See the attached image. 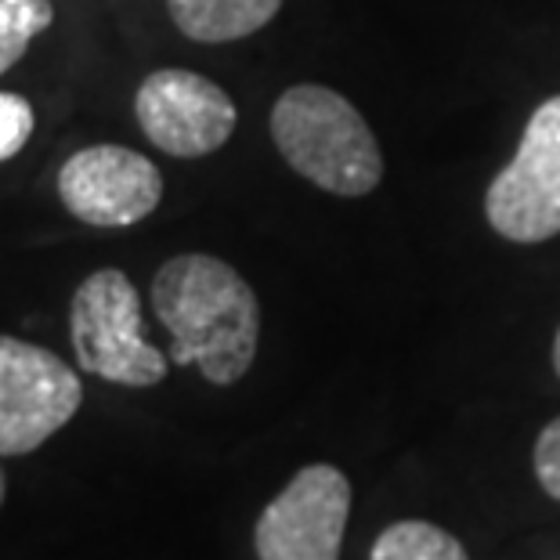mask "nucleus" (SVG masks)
<instances>
[{
	"mask_svg": "<svg viewBox=\"0 0 560 560\" xmlns=\"http://www.w3.org/2000/svg\"><path fill=\"white\" fill-rule=\"evenodd\" d=\"M535 478H539L542 492L560 503V416L546 423L535 441Z\"/></svg>",
	"mask_w": 560,
	"mask_h": 560,
	"instance_id": "nucleus-13",
	"label": "nucleus"
},
{
	"mask_svg": "<svg viewBox=\"0 0 560 560\" xmlns=\"http://www.w3.org/2000/svg\"><path fill=\"white\" fill-rule=\"evenodd\" d=\"M80 401V376L55 351L0 337V456L37 452L73 420Z\"/></svg>",
	"mask_w": 560,
	"mask_h": 560,
	"instance_id": "nucleus-5",
	"label": "nucleus"
},
{
	"mask_svg": "<svg viewBox=\"0 0 560 560\" xmlns=\"http://www.w3.org/2000/svg\"><path fill=\"white\" fill-rule=\"evenodd\" d=\"M4 492H8V481H4V467H0V503H4Z\"/></svg>",
	"mask_w": 560,
	"mask_h": 560,
	"instance_id": "nucleus-15",
	"label": "nucleus"
},
{
	"mask_svg": "<svg viewBox=\"0 0 560 560\" xmlns=\"http://www.w3.org/2000/svg\"><path fill=\"white\" fill-rule=\"evenodd\" d=\"M351 517L348 474L312 463L257 517L254 546L260 560H340Z\"/></svg>",
	"mask_w": 560,
	"mask_h": 560,
	"instance_id": "nucleus-6",
	"label": "nucleus"
},
{
	"mask_svg": "<svg viewBox=\"0 0 560 560\" xmlns=\"http://www.w3.org/2000/svg\"><path fill=\"white\" fill-rule=\"evenodd\" d=\"M282 0H166L174 26L188 40L232 44L254 37L279 15Z\"/></svg>",
	"mask_w": 560,
	"mask_h": 560,
	"instance_id": "nucleus-9",
	"label": "nucleus"
},
{
	"mask_svg": "<svg viewBox=\"0 0 560 560\" xmlns=\"http://www.w3.org/2000/svg\"><path fill=\"white\" fill-rule=\"evenodd\" d=\"M369 560H470L456 535L431 521H398L376 535Z\"/></svg>",
	"mask_w": 560,
	"mask_h": 560,
	"instance_id": "nucleus-10",
	"label": "nucleus"
},
{
	"mask_svg": "<svg viewBox=\"0 0 560 560\" xmlns=\"http://www.w3.org/2000/svg\"><path fill=\"white\" fill-rule=\"evenodd\" d=\"M485 218L521 246L560 235V94L528 116L514 160L488 185Z\"/></svg>",
	"mask_w": 560,
	"mask_h": 560,
	"instance_id": "nucleus-4",
	"label": "nucleus"
},
{
	"mask_svg": "<svg viewBox=\"0 0 560 560\" xmlns=\"http://www.w3.org/2000/svg\"><path fill=\"white\" fill-rule=\"evenodd\" d=\"M58 196L77 221L94 229H127L145 221L163 199L156 163L124 145H91L58 171Z\"/></svg>",
	"mask_w": 560,
	"mask_h": 560,
	"instance_id": "nucleus-8",
	"label": "nucleus"
},
{
	"mask_svg": "<svg viewBox=\"0 0 560 560\" xmlns=\"http://www.w3.org/2000/svg\"><path fill=\"white\" fill-rule=\"evenodd\" d=\"M55 22L51 0H0V73L19 66L33 37Z\"/></svg>",
	"mask_w": 560,
	"mask_h": 560,
	"instance_id": "nucleus-11",
	"label": "nucleus"
},
{
	"mask_svg": "<svg viewBox=\"0 0 560 560\" xmlns=\"http://www.w3.org/2000/svg\"><path fill=\"white\" fill-rule=\"evenodd\" d=\"M135 116L152 145L177 160L218 152L240 120L229 91L192 69L149 73L135 94Z\"/></svg>",
	"mask_w": 560,
	"mask_h": 560,
	"instance_id": "nucleus-7",
	"label": "nucleus"
},
{
	"mask_svg": "<svg viewBox=\"0 0 560 560\" xmlns=\"http://www.w3.org/2000/svg\"><path fill=\"white\" fill-rule=\"evenodd\" d=\"M69 332L83 373L124 387H156L166 380L171 354L145 340L141 296L120 268H102L77 285Z\"/></svg>",
	"mask_w": 560,
	"mask_h": 560,
	"instance_id": "nucleus-3",
	"label": "nucleus"
},
{
	"mask_svg": "<svg viewBox=\"0 0 560 560\" xmlns=\"http://www.w3.org/2000/svg\"><path fill=\"white\" fill-rule=\"evenodd\" d=\"M553 369H557V376H560V329H557V337H553Z\"/></svg>",
	"mask_w": 560,
	"mask_h": 560,
	"instance_id": "nucleus-14",
	"label": "nucleus"
},
{
	"mask_svg": "<svg viewBox=\"0 0 560 560\" xmlns=\"http://www.w3.org/2000/svg\"><path fill=\"white\" fill-rule=\"evenodd\" d=\"M152 307L171 332V362L199 365L202 380L232 387L249 373L260 343L257 293L229 260L171 257L152 279Z\"/></svg>",
	"mask_w": 560,
	"mask_h": 560,
	"instance_id": "nucleus-1",
	"label": "nucleus"
},
{
	"mask_svg": "<svg viewBox=\"0 0 560 560\" xmlns=\"http://www.w3.org/2000/svg\"><path fill=\"white\" fill-rule=\"evenodd\" d=\"M279 156L329 196L359 199L384 182V152L365 116L326 83H293L271 109Z\"/></svg>",
	"mask_w": 560,
	"mask_h": 560,
	"instance_id": "nucleus-2",
	"label": "nucleus"
},
{
	"mask_svg": "<svg viewBox=\"0 0 560 560\" xmlns=\"http://www.w3.org/2000/svg\"><path fill=\"white\" fill-rule=\"evenodd\" d=\"M33 127H37L33 105L22 98V94L0 91V163L19 156V152L26 149V141L33 138Z\"/></svg>",
	"mask_w": 560,
	"mask_h": 560,
	"instance_id": "nucleus-12",
	"label": "nucleus"
}]
</instances>
